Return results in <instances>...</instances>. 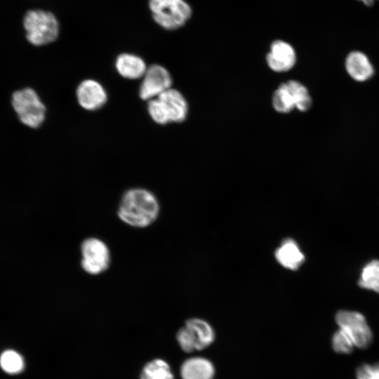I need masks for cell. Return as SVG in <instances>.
I'll return each instance as SVG.
<instances>
[{
  "instance_id": "1",
  "label": "cell",
  "mask_w": 379,
  "mask_h": 379,
  "mask_svg": "<svg viewBox=\"0 0 379 379\" xmlns=\"http://www.w3.org/2000/svg\"><path fill=\"white\" fill-rule=\"evenodd\" d=\"M160 205L151 191L140 187L127 190L121 196L117 214L126 225L135 228H145L158 218Z\"/></svg>"
},
{
  "instance_id": "2",
  "label": "cell",
  "mask_w": 379,
  "mask_h": 379,
  "mask_svg": "<svg viewBox=\"0 0 379 379\" xmlns=\"http://www.w3.org/2000/svg\"><path fill=\"white\" fill-rule=\"evenodd\" d=\"M22 26L27 40L36 46L54 42L60 29L57 16L50 11L41 8L26 11L22 18Z\"/></svg>"
},
{
  "instance_id": "3",
  "label": "cell",
  "mask_w": 379,
  "mask_h": 379,
  "mask_svg": "<svg viewBox=\"0 0 379 379\" xmlns=\"http://www.w3.org/2000/svg\"><path fill=\"white\" fill-rule=\"evenodd\" d=\"M147 6L153 21L166 30L182 27L192 15L185 0H148Z\"/></svg>"
},
{
  "instance_id": "4",
  "label": "cell",
  "mask_w": 379,
  "mask_h": 379,
  "mask_svg": "<svg viewBox=\"0 0 379 379\" xmlns=\"http://www.w3.org/2000/svg\"><path fill=\"white\" fill-rule=\"evenodd\" d=\"M311 105L312 99L307 88L295 80L281 84L272 95V106L279 113H288L295 108L305 112Z\"/></svg>"
},
{
  "instance_id": "5",
  "label": "cell",
  "mask_w": 379,
  "mask_h": 379,
  "mask_svg": "<svg viewBox=\"0 0 379 379\" xmlns=\"http://www.w3.org/2000/svg\"><path fill=\"white\" fill-rule=\"evenodd\" d=\"M12 105L20 121L27 126L37 128L44 121L46 107L32 88L15 91L13 94Z\"/></svg>"
},
{
  "instance_id": "6",
  "label": "cell",
  "mask_w": 379,
  "mask_h": 379,
  "mask_svg": "<svg viewBox=\"0 0 379 379\" xmlns=\"http://www.w3.org/2000/svg\"><path fill=\"white\" fill-rule=\"evenodd\" d=\"M81 267L87 274L99 275L107 270L111 262L110 250L106 243L97 237H88L80 246Z\"/></svg>"
},
{
  "instance_id": "7",
  "label": "cell",
  "mask_w": 379,
  "mask_h": 379,
  "mask_svg": "<svg viewBox=\"0 0 379 379\" xmlns=\"http://www.w3.org/2000/svg\"><path fill=\"white\" fill-rule=\"evenodd\" d=\"M335 321L351 339L354 346L366 349L373 342V333L364 315L358 312L340 310L335 314Z\"/></svg>"
},
{
  "instance_id": "8",
  "label": "cell",
  "mask_w": 379,
  "mask_h": 379,
  "mask_svg": "<svg viewBox=\"0 0 379 379\" xmlns=\"http://www.w3.org/2000/svg\"><path fill=\"white\" fill-rule=\"evenodd\" d=\"M172 79L168 71L159 65L149 66L140 86V97L145 100L157 98L171 88Z\"/></svg>"
},
{
  "instance_id": "9",
  "label": "cell",
  "mask_w": 379,
  "mask_h": 379,
  "mask_svg": "<svg viewBox=\"0 0 379 379\" xmlns=\"http://www.w3.org/2000/svg\"><path fill=\"white\" fill-rule=\"evenodd\" d=\"M77 98L81 107L87 110H95L105 105L107 95L104 87L98 81L86 79L78 86Z\"/></svg>"
},
{
  "instance_id": "10",
  "label": "cell",
  "mask_w": 379,
  "mask_h": 379,
  "mask_svg": "<svg viewBox=\"0 0 379 379\" xmlns=\"http://www.w3.org/2000/svg\"><path fill=\"white\" fill-rule=\"evenodd\" d=\"M266 60L272 70L284 72L290 70L295 65L296 54L293 46L288 43L277 40L272 43Z\"/></svg>"
},
{
  "instance_id": "11",
  "label": "cell",
  "mask_w": 379,
  "mask_h": 379,
  "mask_svg": "<svg viewBox=\"0 0 379 379\" xmlns=\"http://www.w3.org/2000/svg\"><path fill=\"white\" fill-rule=\"evenodd\" d=\"M157 98L162 102L170 122H182L186 119L188 105L180 91L171 88Z\"/></svg>"
},
{
  "instance_id": "12",
  "label": "cell",
  "mask_w": 379,
  "mask_h": 379,
  "mask_svg": "<svg viewBox=\"0 0 379 379\" xmlns=\"http://www.w3.org/2000/svg\"><path fill=\"white\" fill-rule=\"evenodd\" d=\"M115 67L121 76L128 79L143 77L147 69L142 58L129 53L119 54L116 59Z\"/></svg>"
},
{
  "instance_id": "13",
  "label": "cell",
  "mask_w": 379,
  "mask_h": 379,
  "mask_svg": "<svg viewBox=\"0 0 379 379\" xmlns=\"http://www.w3.org/2000/svg\"><path fill=\"white\" fill-rule=\"evenodd\" d=\"M345 68L355 81H364L370 79L374 69L368 57L360 51H352L347 56Z\"/></svg>"
},
{
  "instance_id": "14",
  "label": "cell",
  "mask_w": 379,
  "mask_h": 379,
  "mask_svg": "<svg viewBox=\"0 0 379 379\" xmlns=\"http://www.w3.org/2000/svg\"><path fill=\"white\" fill-rule=\"evenodd\" d=\"M182 379H213L215 368L208 359L204 357H192L183 362L180 368Z\"/></svg>"
},
{
  "instance_id": "15",
  "label": "cell",
  "mask_w": 379,
  "mask_h": 379,
  "mask_svg": "<svg viewBox=\"0 0 379 379\" xmlns=\"http://www.w3.org/2000/svg\"><path fill=\"white\" fill-rule=\"evenodd\" d=\"M275 257L283 267L295 270L305 260V255L298 245L291 239L284 240L275 252Z\"/></svg>"
},
{
  "instance_id": "16",
  "label": "cell",
  "mask_w": 379,
  "mask_h": 379,
  "mask_svg": "<svg viewBox=\"0 0 379 379\" xmlns=\"http://www.w3.org/2000/svg\"><path fill=\"white\" fill-rule=\"evenodd\" d=\"M185 324L192 331L198 345V350L209 346L215 340V332L206 321L199 318L188 319Z\"/></svg>"
},
{
  "instance_id": "17",
  "label": "cell",
  "mask_w": 379,
  "mask_h": 379,
  "mask_svg": "<svg viewBox=\"0 0 379 379\" xmlns=\"http://www.w3.org/2000/svg\"><path fill=\"white\" fill-rule=\"evenodd\" d=\"M140 379H173L170 366L162 359L147 363L140 373Z\"/></svg>"
},
{
  "instance_id": "18",
  "label": "cell",
  "mask_w": 379,
  "mask_h": 379,
  "mask_svg": "<svg viewBox=\"0 0 379 379\" xmlns=\"http://www.w3.org/2000/svg\"><path fill=\"white\" fill-rule=\"evenodd\" d=\"M359 285L379 293V260H373L361 270Z\"/></svg>"
},
{
  "instance_id": "19",
  "label": "cell",
  "mask_w": 379,
  "mask_h": 379,
  "mask_svg": "<svg viewBox=\"0 0 379 379\" xmlns=\"http://www.w3.org/2000/svg\"><path fill=\"white\" fill-rule=\"evenodd\" d=\"M0 366L7 373L17 374L22 371L25 363L19 353L14 350H6L0 356Z\"/></svg>"
},
{
  "instance_id": "20",
  "label": "cell",
  "mask_w": 379,
  "mask_h": 379,
  "mask_svg": "<svg viewBox=\"0 0 379 379\" xmlns=\"http://www.w3.org/2000/svg\"><path fill=\"white\" fill-rule=\"evenodd\" d=\"M331 343L333 350L339 354H350L355 347L349 336L340 328L333 333Z\"/></svg>"
},
{
  "instance_id": "21",
  "label": "cell",
  "mask_w": 379,
  "mask_h": 379,
  "mask_svg": "<svg viewBox=\"0 0 379 379\" xmlns=\"http://www.w3.org/2000/svg\"><path fill=\"white\" fill-rule=\"evenodd\" d=\"M177 340L182 350L185 352L198 350L196 338L191 328L186 324L178 331Z\"/></svg>"
},
{
  "instance_id": "22",
  "label": "cell",
  "mask_w": 379,
  "mask_h": 379,
  "mask_svg": "<svg viewBox=\"0 0 379 379\" xmlns=\"http://www.w3.org/2000/svg\"><path fill=\"white\" fill-rule=\"evenodd\" d=\"M147 110L149 116L156 123L162 125L170 123L165 108L158 98L149 100Z\"/></svg>"
},
{
  "instance_id": "23",
  "label": "cell",
  "mask_w": 379,
  "mask_h": 379,
  "mask_svg": "<svg viewBox=\"0 0 379 379\" xmlns=\"http://www.w3.org/2000/svg\"><path fill=\"white\" fill-rule=\"evenodd\" d=\"M357 379H379V363L364 364L357 368Z\"/></svg>"
},
{
  "instance_id": "24",
  "label": "cell",
  "mask_w": 379,
  "mask_h": 379,
  "mask_svg": "<svg viewBox=\"0 0 379 379\" xmlns=\"http://www.w3.org/2000/svg\"><path fill=\"white\" fill-rule=\"evenodd\" d=\"M362 1L366 6H373L375 0H359Z\"/></svg>"
}]
</instances>
